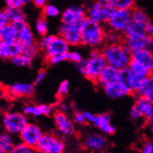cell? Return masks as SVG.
<instances>
[{
    "mask_svg": "<svg viewBox=\"0 0 153 153\" xmlns=\"http://www.w3.org/2000/svg\"><path fill=\"white\" fill-rule=\"evenodd\" d=\"M100 153H115V152H112V151L110 150V149H105V150L103 151V152H100Z\"/></svg>",
    "mask_w": 153,
    "mask_h": 153,
    "instance_id": "obj_57",
    "label": "cell"
},
{
    "mask_svg": "<svg viewBox=\"0 0 153 153\" xmlns=\"http://www.w3.org/2000/svg\"><path fill=\"white\" fill-rule=\"evenodd\" d=\"M132 22V10L115 9L106 25L108 29L113 30L124 35Z\"/></svg>",
    "mask_w": 153,
    "mask_h": 153,
    "instance_id": "obj_7",
    "label": "cell"
},
{
    "mask_svg": "<svg viewBox=\"0 0 153 153\" xmlns=\"http://www.w3.org/2000/svg\"><path fill=\"white\" fill-rule=\"evenodd\" d=\"M60 15L59 9L52 4H47L42 8V16L45 18H54Z\"/></svg>",
    "mask_w": 153,
    "mask_h": 153,
    "instance_id": "obj_37",
    "label": "cell"
},
{
    "mask_svg": "<svg viewBox=\"0 0 153 153\" xmlns=\"http://www.w3.org/2000/svg\"><path fill=\"white\" fill-rule=\"evenodd\" d=\"M145 27H146V25L139 24V23L131 22L130 25H129V27L126 29L124 36H131L145 34L146 33Z\"/></svg>",
    "mask_w": 153,
    "mask_h": 153,
    "instance_id": "obj_30",
    "label": "cell"
},
{
    "mask_svg": "<svg viewBox=\"0 0 153 153\" xmlns=\"http://www.w3.org/2000/svg\"><path fill=\"white\" fill-rule=\"evenodd\" d=\"M54 125L59 135L65 138H69L76 135L77 132L76 124L68 113L56 110L53 115Z\"/></svg>",
    "mask_w": 153,
    "mask_h": 153,
    "instance_id": "obj_6",
    "label": "cell"
},
{
    "mask_svg": "<svg viewBox=\"0 0 153 153\" xmlns=\"http://www.w3.org/2000/svg\"><path fill=\"white\" fill-rule=\"evenodd\" d=\"M11 44L5 43L0 39V59H11L13 58Z\"/></svg>",
    "mask_w": 153,
    "mask_h": 153,
    "instance_id": "obj_36",
    "label": "cell"
},
{
    "mask_svg": "<svg viewBox=\"0 0 153 153\" xmlns=\"http://www.w3.org/2000/svg\"><path fill=\"white\" fill-rule=\"evenodd\" d=\"M0 153H4V152H3L2 149H1V148H0Z\"/></svg>",
    "mask_w": 153,
    "mask_h": 153,
    "instance_id": "obj_58",
    "label": "cell"
},
{
    "mask_svg": "<svg viewBox=\"0 0 153 153\" xmlns=\"http://www.w3.org/2000/svg\"><path fill=\"white\" fill-rule=\"evenodd\" d=\"M91 153H95V152H91Z\"/></svg>",
    "mask_w": 153,
    "mask_h": 153,
    "instance_id": "obj_59",
    "label": "cell"
},
{
    "mask_svg": "<svg viewBox=\"0 0 153 153\" xmlns=\"http://www.w3.org/2000/svg\"><path fill=\"white\" fill-rule=\"evenodd\" d=\"M86 16L87 19L98 23H104L103 16L102 4L96 0L87 8H86Z\"/></svg>",
    "mask_w": 153,
    "mask_h": 153,
    "instance_id": "obj_21",
    "label": "cell"
},
{
    "mask_svg": "<svg viewBox=\"0 0 153 153\" xmlns=\"http://www.w3.org/2000/svg\"><path fill=\"white\" fill-rule=\"evenodd\" d=\"M82 45L92 50H101L105 45L107 28L101 23L86 18L81 23Z\"/></svg>",
    "mask_w": 153,
    "mask_h": 153,
    "instance_id": "obj_1",
    "label": "cell"
},
{
    "mask_svg": "<svg viewBox=\"0 0 153 153\" xmlns=\"http://www.w3.org/2000/svg\"><path fill=\"white\" fill-rule=\"evenodd\" d=\"M128 68L136 77L139 78V79L146 78L148 76H152L153 74V72L152 70H149V68H147L146 66L142 65L140 62L132 60V59L131 60Z\"/></svg>",
    "mask_w": 153,
    "mask_h": 153,
    "instance_id": "obj_26",
    "label": "cell"
},
{
    "mask_svg": "<svg viewBox=\"0 0 153 153\" xmlns=\"http://www.w3.org/2000/svg\"><path fill=\"white\" fill-rule=\"evenodd\" d=\"M124 35L117 31L107 28L105 33V44H115L122 42Z\"/></svg>",
    "mask_w": 153,
    "mask_h": 153,
    "instance_id": "obj_33",
    "label": "cell"
},
{
    "mask_svg": "<svg viewBox=\"0 0 153 153\" xmlns=\"http://www.w3.org/2000/svg\"><path fill=\"white\" fill-rule=\"evenodd\" d=\"M102 88L106 96L112 99H120L131 94L127 86L121 80L107 84Z\"/></svg>",
    "mask_w": 153,
    "mask_h": 153,
    "instance_id": "obj_14",
    "label": "cell"
},
{
    "mask_svg": "<svg viewBox=\"0 0 153 153\" xmlns=\"http://www.w3.org/2000/svg\"><path fill=\"white\" fill-rule=\"evenodd\" d=\"M132 60L137 61L153 72V53L146 48L131 53Z\"/></svg>",
    "mask_w": 153,
    "mask_h": 153,
    "instance_id": "obj_20",
    "label": "cell"
},
{
    "mask_svg": "<svg viewBox=\"0 0 153 153\" xmlns=\"http://www.w3.org/2000/svg\"><path fill=\"white\" fill-rule=\"evenodd\" d=\"M34 5L38 8H43L47 4V0H33Z\"/></svg>",
    "mask_w": 153,
    "mask_h": 153,
    "instance_id": "obj_53",
    "label": "cell"
},
{
    "mask_svg": "<svg viewBox=\"0 0 153 153\" xmlns=\"http://www.w3.org/2000/svg\"><path fill=\"white\" fill-rule=\"evenodd\" d=\"M39 52H41V51H40L38 45H37V42L31 45H29V46L23 48V53L26 54L33 59L39 55Z\"/></svg>",
    "mask_w": 153,
    "mask_h": 153,
    "instance_id": "obj_41",
    "label": "cell"
},
{
    "mask_svg": "<svg viewBox=\"0 0 153 153\" xmlns=\"http://www.w3.org/2000/svg\"><path fill=\"white\" fill-rule=\"evenodd\" d=\"M149 21L147 14L145 13L144 10L142 9L135 7L132 10V22L139 23V24L146 25V23Z\"/></svg>",
    "mask_w": 153,
    "mask_h": 153,
    "instance_id": "obj_32",
    "label": "cell"
},
{
    "mask_svg": "<svg viewBox=\"0 0 153 153\" xmlns=\"http://www.w3.org/2000/svg\"><path fill=\"white\" fill-rule=\"evenodd\" d=\"M18 32L13 25L7 23L0 30V39L5 43H12L17 41Z\"/></svg>",
    "mask_w": 153,
    "mask_h": 153,
    "instance_id": "obj_27",
    "label": "cell"
},
{
    "mask_svg": "<svg viewBox=\"0 0 153 153\" xmlns=\"http://www.w3.org/2000/svg\"><path fill=\"white\" fill-rule=\"evenodd\" d=\"M42 128L35 122H29L19 135V140L28 146L36 147L43 135Z\"/></svg>",
    "mask_w": 153,
    "mask_h": 153,
    "instance_id": "obj_9",
    "label": "cell"
},
{
    "mask_svg": "<svg viewBox=\"0 0 153 153\" xmlns=\"http://www.w3.org/2000/svg\"><path fill=\"white\" fill-rule=\"evenodd\" d=\"M3 12L5 15L8 23H10V24L16 22L26 20V17H27L25 12L22 7H11L7 6L3 10Z\"/></svg>",
    "mask_w": 153,
    "mask_h": 153,
    "instance_id": "obj_23",
    "label": "cell"
},
{
    "mask_svg": "<svg viewBox=\"0 0 153 153\" xmlns=\"http://www.w3.org/2000/svg\"><path fill=\"white\" fill-rule=\"evenodd\" d=\"M68 55H69L70 62H73L75 64L79 63V62H80L84 59L83 56H82V54L77 51H69Z\"/></svg>",
    "mask_w": 153,
    "mask_h": 153,
    "instance_id": "obj_46",
    "label": "cell"
},
{
    "mask_svg": "<svg viewBox=\"0 0 153 153\" xmlns=\"http://www.w3.org/2000/svg\"><path fill=\"white\" fill-rule=\"evenodd\" d=\"M64 153H65V152H64Z\"/></svg>",
    "mask_w": 153,
    "mask_h": 153,
    "instance_id": "obj_62",
    "label": "cell"
},
{
    "mask_svg": "<svg viewBox=\"0 0 153 153\" xmlns=\"http://www.w3.org/2000/svg\"><path fill=\"white\" fill-rule=\"evenodd\" d=\"M0 111H1V109H0Z\"/></svg>",
    "mask_w": 153,
    "mask_h": 153,
    "instance_id": "obj_61",
    "label": "cell"
},
{
    "mask_svg": "<svg viewBox=\"0 0 153 153\" xmlns=\"http://www.w3.org/2000/svg\"><path fill=\"white\" fill-rule=\"evenodd\" d=\"M15 143L13 135L5 131L0 133V148L3 152L10 153Z\"/></svg>",
    "mask_w": 153,
    "mask_h": 153,
    "instance_id": "obj_28",
    "label": "cell"
},
{
    "mask_svg": "<svg viewBox=\"0 0 153 153\" xmlns=\"http://www.w3.org/2000/svg\"><path fill=\"white\" fill-rule=\"evenodd\" d=\"M152 75H153V74H152Z\"/></svg>",
    "mask_w": 153,
    "mask_h": 153,
    "instance_id": "obj_63",
    "label": "cell"
},
{
    "mask_svg": "<svg viewBox=\"0 0 153 153\" xmlns=\"http://www.w3.org/2000/svg\"><path fill=\"white\" fill-rule=\"evenodd\" d=\"M136 97L146 98L153 103V75L140 79L134 94Z\"/></svg>",
    "mask_w": 153,
    "mask_h": 153,
    "instance_id": "obj_18",
    "label": "cell"
},
{
    "mask_svg": "<svg viewBox=\"0 0 153 153\" xmlns=\"http://www.w3.org/2000/svg\"><path fill=\"white\" fill-rule=\"evenodd\" d=\"M12 25H13V27H15V29L16 30L17 32L23 29L24 27H25L26 26L29 25L26 20H22V21L16 22L12 23Z\"/></svg>",
    "mask_w": 153,
    "mask_h": 153,
    "instance_id": "obj_50",
    "label": "cell"
},
{
    "mask_svg": "<svg viewBox=\"0 0 153 153\" xmlns=\"http://www.w3.org/2000/svg\"><path fill=\"white\" fill-rule=\"evenodd\" d=\"M107 65L101 50H92L88 58H87V70L84 77L96 84L100 75Z\"/></svg>",
    "mask_w": 153,
    "mask_h": 153,
    "instance_id": "obj_3",
    "label": "cell"
},
{
    "mask_svg": "<svg viewBox=\"0 0 153 153\" xmlns=\"http://www.w3.org/2000/svg\"><path fill=\"white\" fill-rule=\"evenodd\" d=\"M7 7H22L32 2L33 0H4Z\"/></svg>",
    "mask_w": 153,
    "mask_h": 153,
    "instance_id": "obj_42",
    "label": "cell"
},
{
    "mask_svg": "<svg viewBox=\"0 0 153 153\" xmlns=\"http://www.w3.org/2000/svg\"><path fill=\"white\" fill-rule=\"evenodd\" d=\"M65 147L63 138L51 132L44 133L36 146L39 153H64Z\"/></svg>",
    "mask_w": 153,
    "mask_h": 153,
    "instance_id": "obj_5",
    "label": "cell"
},
{
    "mask_svg": "<svg viewBox=\"0 0 153 153\" xmlns=\"http://www.w3.org/2000/svg\"><path fill=\"white\" fill-rule=\"evenodd\" d=\"M68 53L65 54H61V55H56L51 56V57L49 58H46L45 59V62L49 65H56L62 63V62H66V61H69Z\"/></svg>",
    "mask_w": 153,
    "mask_h": 153,
    "instance_id": "obj_38",
    "label": "cell"
},
{
    "mask_svg": "<svg viewBox=\"0 0 153 153\" xmlns=\"http://www.w3.org/2000/svg\"><path fill=\"white\" fill-rule=\"evenodd\" d=\"M17 42H19L23 48L36 43L35 35L29 25L26 26L21 30L18 31Z\"/></svg>",
    "mask_w": 153,
    "mask_h": 153,
    "instance_id": "obj_24",
    "label": "cell"
},
{
    "mask_svg": "<svg viewBox=\"0 0 153 153\" xmlns=\"http://www.w3.org/2000/svg\"><path fill=\"white\" fill-rule=\"evenodd\" d=\"M58 34L68 43L70 46L82 45V30L80 24L62 23L58 29Z\"/></svg>",
    "mask_w": 153,
    "mask_h": 153,
    "instance_id": "obj_8",
    "label": "cell"
},
{
    "mask_svg": "<svg viewBox=\"0 0 153 153\" xmlns=\"http://www.w3.org/2000/svg\"><path fill=\"white\" fill-rule=\"evenodd\" d=\"M76 68L80 74L84 76L87 70V59H83L80 62L76 64Z\"/></svg>",
    "mask_w": 153,
    "mask_h": 153,
    "instance_id": "obj_48",
    "label": "cell"
},
{
    "mask_svg": "<svg viewBox=\"0 0 153 153\" xmlns=\"http://www.w3.org/2000/svg\"><path fill=\"white\" fill-rule=\"evenodd\" d=\"M150 37L146 33L141 35L124 36L123 38V44L126 47L131 53L139 50L145 49Z\"/></svg>",
    "mask_w": 153,
    "mask_h": 153,
    "instance_id": "obj_15",
    "label": "cell"
},
{
    "mask_svg": "<svg viewBox=\"0 0 153 153\" xmlns=\"http://www.w3.org/2000/svg\"><path fill=\"white\" fill-rule=\"evenodd\" d=\"M145 30H146V33L149 37H153V23L152 22L149 21L146 23Z\"/></svg>",
    "mask_w": 153,
    "mask_h": 153,
    "instance_id": "obj_51",
    "label": "cell"
},
{
    "mask_svg": "<svg viewBox=\"0 0 153 153\" xmlns=\"http://www.w3.org/2000/svg\"><path fill=\"white\" fill-rule=\"evenodd\" d=\"M146 124H147V126H148V129H149V132H150V133L153 135V118L152 119L146 121Z\"/></svg>",
    "mask_w": 153,
    "mask_h": 153,
    "instance_id": "obj_56",
    "label": "cell"
},
{
    "mask_svg": "<svg viewBox=\"0 0 153 153\" xmlns=\"http://www.w3.org/2000/svg\"><path fill=\"white\" fill-rule=\"evenodd\" d=\"M10 61L15 66L19 67V68H27L30 66L33 63V59L23 53L20 55L12 58Z\"/></svg>",
    "mask_w": 153,
    "mask_h": 153,
    "instance_id": "obj_31",
    "label": "cell"
},
{
    "mask_svg": "<svg viewBox=\"0 0 153 153\" xmlns=\"http://www.w3.org/2000/svg\"><path fill=\"white\" fill-rule=\"evenodd\" d=\"M22 112L27 117L48 116L53 112V107L48 104H25L22 108Z\"/></svg>",
    "mask_w": 153,
    "mask_h": 153,
    "instance_id": "obj_16",
    "label": "cell"
},
{
    "mask_svg": "<svg viewBox=\"0 0 153 153\" xmlns=\"http://www.w3.org/2000/svg\"><path fill=\"white\" fill-rule=\"evenodd\" d=\"M126 84L129 89L131 94L133 95L135 90L138 87V84L140 79L136 77L132 72L129 70V68H125L124 70H120V79Z\"/></svg>",
    "mask_w": 153,
    "mask_h": 153,
    "instance_id": "obj_22",
    "label": "cell"
},
{
    "mask_svg": "<svg viewBox=\"0 0 153 153\" xmlns=\"http://www.w3.org/2000/svg\"><path fill=\"white\" fill-rule=\"evenodd\" d=\"M28 123V117L22 111H8L4 114L2 118L3 129L13 135H19Z\"/></svg>",
    "mask_w": 153,
    "mask_h": 153,
    "instance_id": "obj_4",
    "label": "cell"
},
{
    "mask_svg": "<svg viewBox=\"0 0 153 153\" xmlns=\"http://www.w3.org/2000/svg\"><path fill=\"white\" fill-rule=\"evenodd\" d=\"M52 37L53 35H50V34H47V35L44 36H41L40 39L37 42V45H38L40 51L44 52L46 50L48 45H49L51 39H52Z\"/></svg>",
    "mask_w": 153,
    "mask_h": 153,
    "instance_id": "obj_43",
    "label": "cell"
},
{
    "mask_svg": "<svg viewBox=\"0 0 153 153\" xmlns=\"http://www.w3.org/2000/svg\"><path fill=\"white\" fill-rule=\"evenodd\" d=\"M35 84L29 82H16L7 87V93L10 96L19 98H27L33 96Z\"/></svg>",
    "mask_w": 153,
    "mask_h": 153,
    "instance_id": "obj_13",
    "label": "cell"
},
{
    "mask_svg": "<svg viewBox=\"0 0 153 153\" xmlns=\"http://www.w3.org/2000/svg\"><path fill=\"white\" fill-rule=\"evenodd\" d=\"M146 49L153 53V37L149 38V42L147 43V46H146Z\"/></svg>",
    "mask_w": 153,
    "mask_h": 153,
    "instance_id": "obj_55",
    "label": "cell"
},
{
    "mask_svg": "<svg viewBox=\"0 0 153 153\" xmlns=\"http://www.w3.org/2000/svg\"><path fill=\"white\" fill-rule=\"evenodd\" d=\"M72 118L76 125H84V124H87L84 112L75 111Z\"/></svg>",
    "mask_w": 153,
    "mask_h": 153,
    "instance_id": "obj_44",
    "label": "cell"
},
{
    "mask_svg": "<svg viewBox=\"0 0 153 153\" xmlns=\"http://www.w3.org/2000/svg\"><path fill=\"white\" fill-rule=\"evenodd\" d=\"M84 147L95 153H100L107 149L109 140L107 135L100 132H90L84 137L83 140Z\"/></svg>",
    "mask_w": 153,
    "mask_h": 153,
    "instance_id": "obj_10",
    "label": "cell"
},
{
    "mask_svg": "<svg viewBox=\"0 0 153 153\" xmlns=\"http://www.w3.org/2000/svg\"><path fill=\"white\" fill-rule=\"evenodd\" d=\"M7 23H8V22H7V19H6V16L3 10L2 11H0V30L4 26H5Z\"/></svg>",
    "mask_w": 153,
    "mask_h": 153,
    "instance_id": "obj_52",
    "label": "cell"
},
{
    "mask_svg": "<svg viewBox=\"0 0 153 153\" xmlns=\"http://www.w3.org/2000/svg\"><path fill=\"white\" fill-rule=\"evenodd\" d=\"M48 29H49V27H48V21H47V19L42 16L36 22V32L40 36H44L48 34Z\"/></svg>",
    "mask_w": 153,
    "mask_h": 153,
    "instance_id": "obj_34",
    "label": "cell"
},
{
    "mask_svg": "<svg viewBox=\"0 0 153 153\" xmlns=\"http://www.w3.org/2000/svg\"><path fill=\"white\" fill-rule=\"evenodd\" d=\"M70 45L60 35H53L52 39L48 48L44 51L45 59L51 56L68 53L70 51Z\"/></svg>",
    "mask_w": 153,
    "mask_h": 153,
    "instance_id": "obj_12",
    "label": "cell"
},
{
    "mask_svg": "<svg viewBox=\"0 0 153 153\" xmlns=\"http://www.w3.org/2000/svg\"><path fill=\"white\" fill-rule=\"evenodd\" d=\"M47 76V72L45 70H40L39 71H38L37 74L36 75L35 79H34V82L33 84L35 85H39L43 82L45 81V79H46Z\"/></svg>",
    "mask_w": 153,
    "mask_h": 153,
    "instance_id": "obj_47",
    "label": "cell"
},
{
    "mask_svg": "<svg viewBox=\"0 0 153 153\" xmlns=\"http://www.w3.org/2000/svg\"><path fill=\"white\" fill-rule=\"evenodd\" d=\"M70 90V82L68 80H65L62 82L58 87L56 96L59 99H62L69 93Z\"/></svg>",
    "mask_w": 153,
    "mask_h": 153,
    "instance_id": "obj_40",
    "label": "cell"
},
{
    "mask_svg": "<svg viewBox=\"0 0 153 153\" xmlns=\"http://www.w3.org/2000/svg\"><path fill=\"white\" fill-rule=\"evenodd\" d=\"M4 153H9V152H4Z\"/></svg>",
    "mask_w": 153,
    "mask_h": 153,
    "instance_id": "obj_60",
    "label": "cell"
},
{
    "mask_svg": "<svg viewBox=\"0 0 153 153\" xmlns=\"http://www.w3.org/2000/svg\"><path fill=\"white\" fill-rule=\"evenodd\" d=\"M115 9L121 10H133L136 7L135 0H109Z\"/></svg>",
    "mask_w": 153,
    "mask_h": 153,
    "instance_id": "obj_29",
    "label": "cell"
},
{
    "mask_svg": "<svg viewBox=\"0 0 153 153\" xmlns=\"http://www.w3.org/2000/svg\"><path fill=\"white\" fill-rule=\"evenodd\" d=\"M84 115H85L86 121H87V124H93L94 125L95 122L96 121V117H97V115H95V114L92 113V112L89 111H85L84 112Z\"/></svg>",
    "mask_w": 153,
    "mask_h": 153,
    "instance_id": "obj_49",
    "label": "cell"
},
{
    "mask_svg": "<svg viewBox=\"0 0 153 153\" xmlns=\"http://www.w3.org/2000/svg\"><path fill=\"white\" fill-rule=\"evenodd\" d=\"M10 153H39L36 148L28 146L22 142L16 143Z\"/></svg>",
    "mask_w": 153,
    "mask_h": 153,
    "instance_id": "obj_35",
    "label": "cell"
},
{
    "mask_svg": "<svg viewBox=\"0 0 153 153\" xmlns=\"http://www.w3.org/2000/svg\"><path fill=\"white\" fill-rule=\"evenodd\" d=\"M59 110L65 112V113H68V112L70 111V109L69 105H68V104H66V103H62V104L59 105Z\"/></svg>",
    "mask_w": 153,
    "mask_h": 153,
    "instance_id": "obj_54",
    "label": "cell"
},
{
    "mask_svg": "<svg viewBox=\"0 0 153 153\" xmlns=\"http://www.w3.org/2000/svg\"><path fill=\"white\" fill-rule=\"evenodd\" d=\"M93 126L97 127L101 133L107 136L112 135L115 133V128L112 124L111 115L108 112L97 115L96 121Z\"/></svg>",
    "mask_w": 153,
    "mask_h": 153,
    "instance_id": "obj_17",
    "label": "cell"
},
{
    "mask_svg": "<svg viewBox=\"0 0 153 153\" xmlns=\"http://www.w3.org/2000/svg\"><path fill=\"white\" fill-rule=\"evenodd\" d=\"M107 65L121 70L129 67L132 60L131 52L123 42L105 44L101 49Z\"/></svg>",
    "mask_w": 153,
    "mask_h": 153,
    "instance_id": "obj_2",
    "label": "cell"
},
{
    "mask_svg": "<svg viewBox=\"0 0 153 153\" xmlns=\"http://www.w3.org/2000/svg\"><path fill=\"white\" fill-rule=\"evenodd\" d=\"M129 117L134 121H140L142 120L145 121L141 110H140L139 107L135 103H134L133 105L131 107L130 110H129Z\"/></svg>",
    "mask_w": 153,
    "mask_h": 153,
    "instance_id": "obj_39",
    "label": "cell"
},
{
    "mask_svg": "<svg viewBox=\"0 0 153 153\" xmlns=\"http://www.w3.org/2000/svg\"><path fill=\"white\" fill-rule=\"evenodd\" d=\"M86 18V8L80 5L70 6L61 15L62 23L64 24H81Z\"/></svg>",
    "mask_w": 153,
    "mask_h": 153,
    "instance_id": "obj_11",
    "label": "cell"
},
{
    "mask_svg": "<svg viewBox=\"0 0 153 153\" xmlns=\"http://www.w3.org/2000/svg\"><path fill=\"white\" fill-rule=\"evenodd\" d=\"M135 103L141 110L146 123L152 119L153 118V103L143 97H136Z\"/></svg>",
    "mask_w": 153,
    "mask_h": 153,
    "instance_id": "obj_25",
    "label": "cell"
},
{
    "mask_svg": "<svg viewBox=\"0 0 153 153\" xmlns=\"http://www.w3.org/2000/svg\"><path fill=\"white\" fill-rule=\"evenodd\" d=\"M140 153H153V141L146 139L142 142L140 147Z\"/></svg>",
    "mask_w": 153,
    "mask_h": 153,
    "instance_id": "obj_45",
    "label": "cell"
},
{
    "mask_svg": "<svg viewBox=\"0 0 153 153\" xmlns=\"http://www.w3.org/2000/svg\"><path fill=\"white\" fill-rule=\"evenodd\" d=\"M120 79V70L114 67L107 65L100 75L96 84L101 87L117 82Z\"/></svg>",
    "mask_w": 153,
    "mask_h": 153,
    "instance_id": "obj_19",
    "label": "cell"
}]
</instances>
